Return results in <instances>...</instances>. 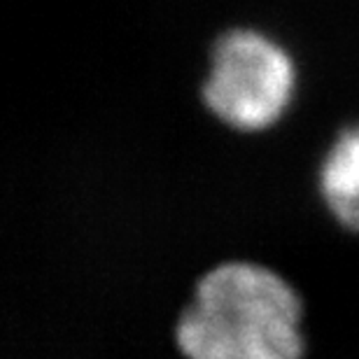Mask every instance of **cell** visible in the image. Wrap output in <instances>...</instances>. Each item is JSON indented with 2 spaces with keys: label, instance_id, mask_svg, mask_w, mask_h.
<instances>
[{
  "label": "cell",
  "instance_id": "obj_2",
  "mask_svg": "<svg viewBox=\"0 0 359 359\" xmlns=\"http://www.w3.org/2000/svg\"><path fill=\"white\" fill-rule=\"evenodd\" d=\"M297 87L292 56L259 31L236 28L215 42L203 100L238 131H262L283 117Z\"/></svg>",
  "mask_w": 359,
  "mask_h": 359
},
{
  "label": "cell",
  "instance_id": "obj_3",
  "mask_svg": "<svg viewBox=\"0 0 359 359\" xmlns=\"http://www.w3.org/2000/svg\"><path fill=\"white\" fill-rule=\"evenodd\" d=\"M320 194L329 212L359 231V126L339 133L320 168Z\"/></svg>",
  "mask_w": 359,
  "mask_h": 359
},
{
  "label": "cell",
  "instance_id": "obj_1",
  "mask_svg": "<svg viewBox=\"0 0 359 359\" xmlns=\"http://www.w3.org/2000/svg\"><path fill=\"white\" fill-rule=\"evenodd\" d=\"M301 301L276 271L226 262L196 283L175 327L187 359H301Z\"/></svg>",
  "mask_w": 359,
  "mask_h": 359
}]
</instances>
